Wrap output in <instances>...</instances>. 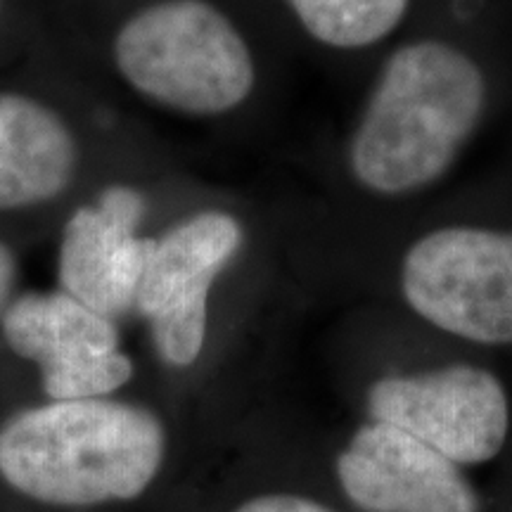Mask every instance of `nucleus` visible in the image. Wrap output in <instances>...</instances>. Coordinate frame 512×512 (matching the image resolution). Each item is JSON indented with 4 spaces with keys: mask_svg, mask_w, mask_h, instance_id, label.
I'll return each instance as SVG.
<instances>
[{
    "mask_svg": "<svg viewBox=\"0 0 512 512\" xmlns=\"http://www.w3.org/2000/svg\"><path fill=\"white\" fill-rule=\"evenodd\" d=\"M166 451L159 418L112 399L53 401L0 430V475L50 505L133 501L155 482Z\"/></svg>",
    "mask_w": 512,
    "mask_h": 512,
    "instance_id": "nucleus-2",
    "label": "nucleus"
},
{
    "mask_svg": "<svg viewBox=\"0 0 512 512\" xmlns=\"http://www.w3.org/2000/svg\"><path fill=\"white\" fill-rule=\"evenodd\" d=\"M302 29L320 46L370 48L406 19L411 0H287Z\"/></svg>",
    "mask_w": 512,
    "mask_h": 512,
    "instance_id": "nucleus-11",
    "label": "nucleus"
},
{
    "mask_svg": "<svg viewBox=\"0 0 512 512\" xmlns=\"http://www.w3.org/2000/svg\"><path fill=\"white\" fill-rule=\"evenodd\" d=\"M491 81L475 55L439 38L387 57L347 145L354 183L375 197H411L456 166L484 124Z\"/></svg>",
    "mask_w": 512,
    "mask_h": 512,
    "instance_id": "nucleus-1",
    "label": "nucleus"
},
{
    "mask_svg": "<svg viewBox=\"0 0 512 512\" xmlns=\"http://www.w3.org/2000/svg\"><path fill=\"white\" fill-rule=\"evenodd\" d=\"M335 475L363 512H479L463 467L384 422L368 420L351 434Z\"/></svg>",
    "mask_w": 512,
    "mask_h": 512,
    "instance_id": "nucleus-8",
    "label": "nucleus"
},
{
    "mask_svg": "<svg viewBox=\"0 0 512 512\" xmlns=\"http://www.w3.org/2000/svg\"><path fill=\"white\" fill-rule=\"evenodd\" d=\"M420 320L479 347H512V223H451L420 235L399 268Z\"/></svg>",
    "mask_w": 512,
    "mask_h": 512,
    "instance_id": "nucleus-4",
    "label": "nucleus"
},
{
    "mask_svg": "<svg viewBox=\"0 0 512 512\" xmlns=\"http://www.w3.org/2000/svg\"><path fill=\"white\" fill-rule=\"evenodd\" d=\"M143 216L145 197L128 185H112L98 202L74 211L60 245L69 297L112 320L136 306L152 240L138 235Z\"/></svg>",
    "mask_w": 512,
    "mask_h": 512,
    "instance_id": "nucleus-9",
    "label": "nucleus"
},
{
    "mask_svg": "<svg viewBox=\"0 0 512 512\" xmlns=\"http://www.w3.org/2000/svg\"><path fill=\"white\" fill-rule=\"evenodd\" d=\"M12 278H15V256L5 245H0V304L8 297Z\"/></svg>",
    "mask_w": 512,
    "mask_h": 512,
    "instance_id": "nucleus-13",
    "label": "nucleus"
},
{
    "mask_svg": "<svg viewBox=\"0 0 512 512\" xmlns=\"http://www.w3.org/2000/svg\"><path fill=\"white\" fill-rule=\"evenodd\" d=\"M368 420L411 434L460 467L501 456L510 437V394L494 370L448 363L370 384Z\"/></svg>",
    "mask_w": 512,
    "mask_h": 512,
    "instance_id": "nucleus-5",
    "label": "nucleus"
},
{
    "mask_svg": "<svg viewBox=\"0 0 512 512\" xmlns=\"http://www.w3.org/2000/svg\"><path fill=\"white\" fill-rule=\"evenodd\" d=\"M114 62L147 100L190 117H221L256 86L252 48L207 0H162L133 15L114 41Z\"/></svg>",
    "mask_w": 512,
    "mask_h": 512,
    "instance_id": "nucleus-3",
    "label": "nucleus"
},
{
    "mask_svg": "<svg viewBox=\"0 0 512 512\" xmlns=\"http://www.w3.org/2000/svg\"><path fill=\"white\" fill-rule=\"evenodd\" d=\"M3 330L15 354L41 366L53 401L105 399L133 377L114 320L67 292L24 294L5 313Z\"/></svg>",
    "mask_w": 512,
    "mask_h": 512,
    "instance_id": "nucleus-7",
    "label": "nucleus"
},
{
    "mask_svg": "<svg viewBox=\"0 0 512 512\" xmlns=\"http://www.w3.org/2000/svg\"><path fill=\"white\" fill-rule=\"evenodd\" d=\"M233 512H335V510L311 496L287 494V491H268V494L247 498V501L240 503Z\"/></svg>",
    "mask_w": 512,
    "mask_h": 512,
    "instance_id": "nucleus-12",
    "label": "nucleus"
},
{
    "mask_svg": "<svg viewBox=\"0 0 512 512\" xmlns=\"http://www.w3.org/2000/svg\"><path fill=\"white\" fill-rule=\"evenodd\" d=\"M245 245L235 214L207 209L150 240L136 309L150 323L159 356L188 368L207 342L209 292Z\"/></svg>",
    "mask_w": 512,
    "mask_h": 512,
    "instance_id": "nucleus-6",
    "label": "nucleus"
},
{
    "mask_svg": "<svg viewBox=\"0 0 512 512\" xmlns=\"http://www.w3.org/2000/svg\"><path fill=\"white\" fill-rule=\"evenodd\" d=\"M76 157L72 131L53 110L0 93V211L53 200L72 181Z\"/></svg>",
    "mask_w": 512,
    "mask_h": 512,
    "instance_id": "nucleus-10",
    "label": "nucleus"
}]
</instances>
